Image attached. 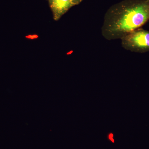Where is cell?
<instances>
[{
	"mask_svg": "<svg viewBox=\"0 0 149 149\" xmlns=\"http://www.w3.org/2000/svg\"><path fill=\"white\" fill-rule=\"evenodd\" d=\"M149 20V0H123L107 10L102 35L108 40L120 39Z\"/></svg>",
	"mask_w": 149,
	"mask_h": 149,
	"instance_id": "cell-1",
	"label": "cell"
},
{
	"mask_svg": "<svg viewBox=\"0 0 149 149\" xmlns=\"http://www.w3.org/2000/svg\"><path fill=\"white\" fill-rule=\"evenodd\" d=\"M121 45L125 50L144 53L149 52V31L139 28L120 39Z\"/></svg>",
	"mask_w": 149,
	"mask_h": 149,
	"instance_id": "cell-2",
	"label": "cell"
},
{
	"mask_svg": "<svg viewBox=\"0 0 149 149\" xmlns=\"http://www.w3.org/2000/svg\"><path fill=\"white\" fill-rule=\"evenodd\" d=\"M49 2L54 16L56 19L60 18L75 6L73 0H49Z\"/></svg>",
	"mask_w": 149,
	"mask_h": 149,
	"instance_id": "cell-3",
	"label": "cell"
},
{
	"mask_svg": "<svg viewBox=\"0 0 149 149\" xmlns=\"http://www.w3.org/2000/svg\"><path fill=\"white\" fill-rule=\"evenodd\" d=\"M82 1H83V0H73V1H74V3L75 5L79 4Z\"/></svg>",
	"mask_w": 149,
	"mask_h": 149,
	"instance_id": "cell-4",
	"label": "cell"
}]
</instances>
